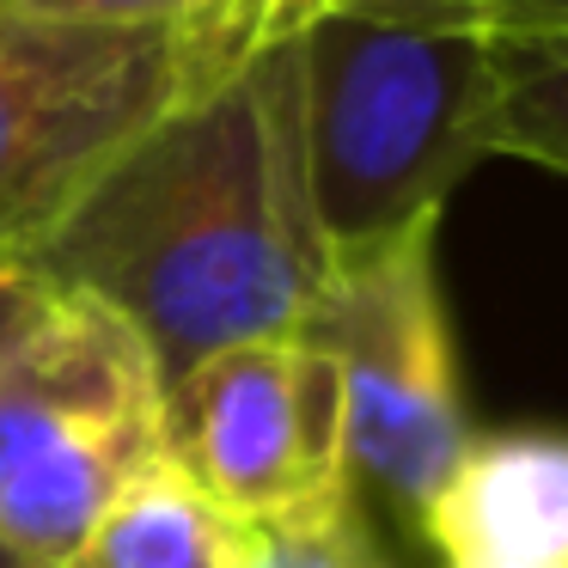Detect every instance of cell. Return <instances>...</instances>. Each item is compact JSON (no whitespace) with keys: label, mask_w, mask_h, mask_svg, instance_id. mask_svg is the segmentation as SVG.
<instances>
[{"label":"cell","mask_w":568,"mask_h":568,"mask_svg":"<svg viewBox=\"0 0 568 568\" xmlns=\"http://www.w3.org/2000/svg\"><path fill=\"white\" fill-rule=\"evenodd\" d=\"M31 263L135 324L165 385L221 348L300 331L331 245L306 178L294 13L129 141Z\"/></svg>","instance_id":"6da1fadb"},{"label":"cell","mask_w":568,"mask_h":568,"mask_svg":"<svg viewBox=\"0 0 568 568\" xmlns=\"http://www.w3.org/2000/svg\"><path fill=\"white\" fill-rule=\"evenodd\" d=\"M287 13L331 257L446 214V196L495 160V31L465 0H287Z\"/></svg>","instance_id":"7a4b0ae2"},{"label":"cell","mask_w":568,"mask_h":568,"mask_svg":"<svg viewBox=\"0 0 568 568\" xmlns=\"http://www.w3.org/2000/svg\"><path fill=\"white\" fill-rule=\"evenodd\" d=\"M282 19L287 0H233L172 26H74L0 7V251L38 257L129 141Z\"/></svg>","instance_id":"3957f363"},{"label":"cell","mask_w":568,"mask_h":568,"mask_svg":"<svg viewBox=\"0 0 568 568\" xmlns=\"http://www.w3.org/2000/svg\"><path fill=\"white\" fill-rule=\"evenodd\" d=\"M165 453V373L141 331L104 300L50 287L0 348V550L19 568H62Z\"/></svg>","instance_id":"277c9868"},{"label":"cell","mask_w":568,"mask_h":568,"mask_svg":"<svg viewBox=\"0 0 568 568\" xmlns=\"http://www.w3.org/2000/svg\"><path fill=\"white\" fill-rule=\"evenodd\" d=\"M440 214L367 251L331 257L300 336L343 373L355 470L422 514L470 453L453 324L440 300Z\"/></svg>","instance_id":"5b68a950"},{"label":"cell","mask_w":568,"mask_h":568,"mask_svg":"<svg viewBox=\"0 0 568 568\" xmlns=\"http://www.w3.org/2000/svg\"><path fill=\"white\" fill-rule=\"evenodd\" d=\"M172 453L251 526H300L355 501L343 373L312 336H257L165 385Z\"/></svg>","instance_id":"8992f818"},{"label":"cell","mask_w":568,"mask_h":568,"mask_svg":"<svg viewBox=\"0 0 568 568\" xmlns=\"http://www.w3.org/2000/svg\"><path fill=\"white\" fill-rule=\"evenodd\" d=\"M446 562L568 568V434H489L422 507Z\"/></svg>","instance_id":"52a82bcc"},{"label":"cell","mask_w":568,"mask_h":568,"mask_svg":"<svg viewBox=\"0 0 568 568\" xmlns=\"http://www.w3.org/2000/svg\"><path fill=\"white\" fill-rule=\"evenodd\" d=\"M62 568H257V526L165 453L104 507Z\"/></svg>","instance_id":"ba28073f"},{"label":"cell","mask_w":568,"mask_h":568,"mask_svg":"<svg viewBox=\"0 0 568 568\" xmlns=\"http://www.w3.org/2000/svg\"><path fill=\"white\" fill-rule=\"evenodd\" d=\"M501 87L489 153L568 178V38H495Z\"/></svg>","instance_id":"9c48e42d"},{"label":"cell","mask_w":568,"mask_h":568,"mask_svg":"<svg viewBox=\"0 0 568 568\" xmlns=\"http://www.w3.org/2000/svg\"><path fill=\"white\" fill-rule=\"evenodd\" d=\"M257 568H392L355 501L300 526H257Z\"/></svg>","instance_id":"30bf717a"},{"label":"cell","mask_w":568,"mask_h":568,"mask_svg":"<svg viewBox=\"0 0 568 568\" xmlns=\"http://www.w3.org/2000/svg\"><path fill=\"white\" fill-rule=\"evenodd\" d=\"M31 19H74V26H172V19L221 13L233 0H0Z\"/></svg>","instance_id":"8fae6325"},{"label":"cell","mask_w":568,"mask_h":568,"mask_svg":"<svg viewBox=\"0 0 568 568\" xmlns=\"http://www.w3.org/2000/svg\"><path fill=\"white\" fill-rule=\"evenodd\" d=\"M495 38H568V0H465Z\"/></svg>","instance_id":"7c38bea8"},{"label":"cell","mask_w":568,"mask_h":568,"mask_svg":"<svg viewBox=\"0 0 568 568\" xmlns=\"http://www.w3.org/2000/svg\"><path fill=\"white\" fill-rule=\"evenodd\" d=\"M43 294H50V282L26 251H0V348L26 331V318L43 306Z\"/></svg>","instance_id":"4fadbf2b"},{"label":"cell","mask_w":568,"mask_h":568,"mask_svg":"<svg viewBox=\"0 0 568 568\" xmlns=\"http://www.w3.org/2000/svg\"><path fill=\"white\" fill-rule=\"evenodd\" d=\"M453 568H501V562H453Z\"/></svg>","instance_id":"5bb4252c"},{"label":"cell","mask_w":568,"mask_h":568,"mask_svg":"<svg viewBox=\"0 0 568 568\" xmlns=\"http://www.w3.org/2000/svg\"><path fill=\"white\" fill-rule=\"evenodd\" d=\"M0 568H19V562H13V556H7V550H0Z\"/></svg>","instance_id":"9a60e30c"}]
</instances>
